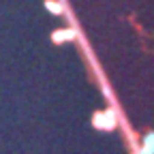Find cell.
Here are the masks:
<instances>
[{"label": "cell", "mask_w": 154, "mask_h": 154, "mask_svg": "<svg viewBox=\"0 0 154 154\" xmlns=\"http://www.w3.org/2000/svg\"><path fill=\"white\" fill-rule=\"evenodd\" d=\"M141 154H154V133L146 135V139H143V152Z\"/></svg>", "instance_id": "obj_1"}]
</instances>
